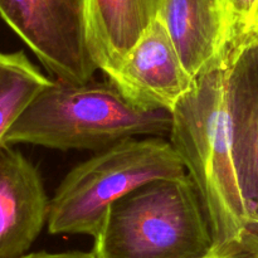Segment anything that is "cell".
<instances>
[{"mask_svg":"<svg viewBox=\"0 0 258 258\" xmlns=\"http://www.w3.org/2000/svg\"><path fill=\"white\" fill-rule=\"evenodd\" d=\"M224 76L222 60L196 76L189 92L171 110L169 133L201 197L218 252L238 251L249 223L234 166Z\"/></svg>","mask_w":258,"mask_h":258,"instance_id":"obj_1","label":"cell"},{"mask_svg":"<svg viewBox=\"0 0 258 258\" xmlns=\"http://www.w3.org/2000/svg\"><path fill=\"white\" fill-rule=\"evenodd\" d=\"M171 111L149 108L111 82L52 80L17 118L3 144L102 150L138 136L169 135Z\"/></svg>","mask_w":258,"mask_h":258,"instance_id":"obj_2","label":"cell"},{"mask_svg":"<svg viewBox=\"0 0 258 258\" xmlns=\"http://www.w3.org/2000/svg\"><path fill=\"white\" fill-rule=\"evenodd\" d=\"M97 258H208L216 239L188 174L155 179L117 199L95 238Z\"/></svg>","mask_w":258,"mask_h":258,"instance_id":"obj_3","label":"cell"},{"mask_svg":"<svg viewBox=\"0 0 258 258\" xmlns=\"http://www.w3.org/2000/svg\"><path fill=\"white\" fill-rule=\"evenodd\" d=\"M185 174L170 141L155 136L118 141L98 150L64 176L49 201L48 231L95 239L117 199L155 179Z\"/></svg>","mask_w":258,"mask_h":258,"instance_id":"obj_4","label":"cell"},{"mask_svg":"<svg viewBox=\"0 0 258 258\" xmlns=\"http://www.w3.org/2000/svg\"><path fill=\"white\" fill-rule=\"evenodd\" d=\"M0 17L55 80H92L86 0H0Z\"/></svg>","mask_w":258,"mask_h":258,"instance_id":"obj_5","label":"cell"},{"mask_svg":"<svg viewBox=\"0 0 258 258\" xmlns=\"http://www.w3.org/2000/svg\"><path fill=\"white\" fill-rule=\"evenodd\" d=\"M108 80L138 105L171 111L189 92L196 77L185 67L170 33L158 17Z\"/></svg>","mask_w":258,"mask_h":258,"instance_id":"obj_6","label":"cell"},{"mask_svg":"<svg viewBox=\"0 0 258 258\" xmlns=\"http://www.w3.org/2000/svg\"><path fill=\"white\" fill-rule=\"evenodd\" d=\"M234 166L248 224L258 226V42L223 62Z\"/></svg>","mask_w":258,"mask_h":258,"instance_id":"obj_7","label":"cell"},{"mask_svg":"<svg viewBox=\"0 0 258 258\" xmlns=\"http://www.w3.org/2000/svg\"><path fill=\"white\" fill-rule=\"evenodd\" d=\"M12 146L0 144V258L27 254L49 213L39 173Z\"/></svg>","mask_w":258,"mask_h":258,"instance_id":"obj_8","label":"cell"},{"mask_svg":"<svg viewBox=\"0 0 258 258\" xmlns=\"http://www.w3.org/2000/svg\"><path fill=\"white\" fill-rule=\"evenodd\" d=\"M160 4L161 0H86L90 49L107 78L159 17Z\"/></svg>","mask_w":258,"mask_h":258,"instance_id":"obj_9","label":"cell"},{"mask_svg":"<svg viewBox=\"0 0 258 258\" xmlns=\"http://www.w3.org/2000/svg\"><path fill=\"white\" fill-rule=\"evenodd\" d=\"M159 18L194 77L221 60L223 0H161Z\"/></svg>","mask_w":258,"mask_h":258,"instance_id":"obj_10","label":"cell"},{"mask_svg":"<svg viewBox=\"0 0 258 258\" xmlns=\"http://www.w3.org/2000/svg\"><path fill=\"white\" fill-rule=\"evenodd\" d=\"M50 82L24 52H0V144L33 98Z\"/></svg>","mask_w":258,"mask_h":258,"instance_id":"obj_11","label":"cell"},{"mask_svg":"<svg viewBox=\"0 0 258 258\" xmlns=\"http://www.w3.org/2000/svg\"><path fill=\"white\" fill-rule=\"evenodd\" d=\"M254 42H258V0H223L222 62Z\"/></svg>","mask_w":258,"mask_h":258,"instance_id":"obj_12","label":"cell"},{"mask_svg":"<svg viewBox=\"0 0 258 258\" xmlns=\"http://www.w3.org/2000/svg\"><path fill=\"white\" fill-rule=\"evenodd\" d=\"M239 249L252 258H258V226L248 224L242 234Z\"/></svg>","mask_w":258,"mask_h":258,"instance_id":"obj_13","label":"cell"},{"mask_svg":"<svg viewBox=\"0 0 258 258\" xmlns=\"http://www.w3.org/2000/svg\"><path fill=\"white\" fill-rule=\"evenodd\" d=\"M19 258H97L92 252H57V253H49V252H35V253H27Z\"/></svg>","mask_w":258,"mask_h":258,"instance_id":"obj_14","label":"cell"},{"mask_svg":"<svg viewBox=\"0 0 258 258\" xmlns=\"http://www.w3.org/2000/svg\"><path fill=\"white\" fill-rule=\"evenodd\" d=\"M208 258H252V257L248 256L246 252L238 249V251L221 252V253H216V254H213V256H211Z\"/></svg>","mask_w":258,"mask_h":258,"instance_id":"obj_15","label":"cell"}]
</instances>
